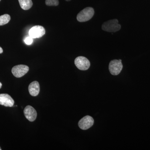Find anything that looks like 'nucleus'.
Here are the masks:
<instances>
[{"instance_id": "obj_1", "label": "nucleus", "mask_w": 150, "mask_h": 150, "mask_svg": "<svg viewBox=\"0 0 150 150\" xmlns=\"http://www.w3.org/2000/svg\"><path fill=\"white\" fill-rule=\"evenodd\" d=\"M102 28L104 31L108 32H115L120 30L121 25L118 23V20H110L103 24Z\"/></svg>"}, {"instance_id": "obj_2", "label": "nucleus", "mask_w": 150, "mask_h": 150, "mask_svg": "<svg viewBox=\"0 0 150 150\" xmlns=\"http://www.w3.org/2000/svg\"><path fill=\"white\" fill-rule=\"evenodd\" d=\"M94 11L92 7H86L80 12L77 16V19L80 22L88 21L93 17Z\"/></svg>"}, {"instance_id": "obj_3", "label": "nucleus", "mask_w": 150, "mask_h": 150, "mask_svg": "<svg viewBox=\"0 0 150 150\" xmlns=\"http://www.w3.org/2000/svg\"><path fill=\"white\" fill-rule=\"evenodd\" d=\"M123 67L121 60H113L109 64V70L111 74L116 76L121 73Z\"/></svg>"}, {"instance_id": "obj_4", "label": "nucleus", "mask_w": 150, "mask_h": 150, "mask_svg": "<svg viewBox=\"0 0 150 150\" xmlns=\"http://www.w3.org/2000/svg\"><path fill=\"white\" fill-rule=\"evenodd\" d=\"M75 64L78 69L82 71L88 69L90 67L89 61L83 56H79L75 59Z\"/></svg>"}, {"instance_id": "obj_5", "label": "nucleus", "mask_w": 150, "mask_h": 150, "mask_svg": "<svg viewBox=\"0 0 150 150\" xmlns=\"http://www.w3.org/2000/svg\"><path fill=\"white\" fill-rule=\"evenodd\" d=\"M29 71V67L26 65H18L12 69V73L16 78H21L24 76Z\"/></svg>"}, {"instance_id": "obj_6", "label": "nucleus", "mask_w": 150, "mask_h": 150, "mask_svg": "<svg viewBox=\"0 0 150 150\" xmlns=\"http://www.w3.org/2000/svg\"><path fill=\"white\" fill-rule=\"evenodd\" d=\"M46 33L45 28L40 25H35L30 28L29 31L30 36L33 38H40Z\"/></svg>"}, {"instance_id": "obj_7", "label": "nucleus", "mask_w": 150, "mask_h": 150, "mask_svg": "<svg viewBox=\"0 0 150 150\" xmlns=\"http://www.w3.org/2000/svg\"><path fill=\"white\" fill-rule=\"evenodd\" d=\"M94 120L89 115H86L81 119L79 122V126L82 130H87L93 125Z\"/></svg>"}, {"instance_id": "obj_8", "label": "nucleus", "mask_w": 150, "mask_h": 150, "mask_svg": "<svg viewBox=\"0 0 150 150\" xmlns=\"http://www.w3.org/2000/svg\"><path fill=\"white\" fill-rule=\"evenodd\" d=\"M24 114L25 118L30 121H35L37 117V112L35 109L30 105H27L24 110Z\"/></svg>"}, {"instance_id": "obj_9", "label": "nucleus", "mask_w": 150, "mask_h": 150, "mask_svg": "<svg viewBox=\"0 0 150 150\" xmlns=\"http://www.w3.org/2000/svg\"><path fill=\"white\" fill-rule=\"evenodd\" d=\"M14 101L8 94H0V105L6 107H12Z\"/></svg>"}, {"instance_id": "obj_10", "label": "nucleus", "mask_w": 150, "mask_h": 150, "mask_svg": "<svg viewBox=\"0 0 150 150\" xmlns=\"http://www.w3.org/2000/svg\"><path fill=\"white\" fill-rule=\"evenodd\" d=\"M28 91L30 95L33 96H37L40 92V85L37 81H34L30 84Z\"/></svg>"}, {"instance_id": "obj_11", "label": "nucleus", "mask_w": 150, "mask_h": 150, "mask_svg": "<svg viewBox=\"0 0 150 150\" xmlns=\"http://www.w3.org/2000/svg\"><path fill=\"white\" fill-rule=\"evenodd\" d=\"M20 5L22 8L24 10H28L32 6V0H18Z\"/></svg>"}, {"instance_id": "obj_12", "label": "nucleus", "mask_w": 150, "mask_h": 150, "mask_svg": "<svg viewBox=\"0 0 150 150\" xmlns=\"http://www.w3.org/2000/svg\"><path fill=\"white\" fill-rule=\"evenodd\" d=\"M11 20V17L7 14L0 16V26L4 25L8 23Z\"/></svg>"}, {"instance_id": "obj_13", "label": "nucleus", "mask_w": 150, "mask_h": 150, "mask_svg": "<svg viewBox=\"0 0 150 150\" xmlns=\"http://www.w3.org/2000/svg\"><path fill=\"white\" fill-rule=\"evenodd\" d=\"M46 4L48 6H57L59 5V0H46Z\"/></svg>"}, {"instance_id": "obj_14", "label": "nucleus", "mask_w": 150, "mask_h": 150, "mask_svg": "<svg viewBox=\"0 0 150 150\" xmlns=\"http://www.w3.org/2000/svg\"><path fill=\"white\" fill-rule=\"evenodd\" d=\"M24 41L25 43L27 44V45H30L33 42V38L30 37V36L26 37L24 39Z\"/></svg>"}, {"instance_id": "obj_15", "label": "nucleus", "mask_w": 150, "mask_h": 150, "mask_svg": "<svg viewBox=\"0 0 150 150\" xmlns=\"http://www.w3.org/2000/svg\"><path fill=\"white\" fill-rule=\"evenodd\" d=\"M3 50L2 48H1V47H0V54H2V53H3Z\"/></svg>"}, {"instance_id": "obj_16", "label": "nucleus", "mask_w": 150, "mask_h": 150, "mask_svg": "<svg viewBox=\"0 0 150 150\" xmlns=\"http://www.w3.org/2000/svg\"><path fill=\"white\" fill-rule=\"evenodd\" d=\"M2 85V83H1V82H0V88H1Z\"/></svg>"}, {"instance_id": "obj_17", "label": "nucleus", "mask_w": 150, "mask_h": 150, "mask_svg": "<svg viewBox=\"0 0 150 150\" xmlns=\"http://www.w3.org/2000/svg\"><path fill=\"white\" fill-rule=\"evenodd\" d=\"M65 1H70L71 0H65Z\"/></svg>"}, {"instance_id": "obj_18", "label": "nucleus", "mask_w": 150, "mask_h": 150, "mask_svg": "<svg viewBox=\"0 0 150 150\" xmlns=\"http://www.w3.org/2000/svg\"><path fill=\"white\" fill-rule=\"evenodd\" d=\"M1 150V147H0V150Z\"/></svg>"}, {"instance_id": "obj_19", "label": "nucleus", "mask_w": 150, "mask_h": 150, "mask_svg": "<svg viewBox=\"0 0 150 150\" xmlns=\"http://www.w3.org/2000/svg\"><path fill=\"white\" fill-rule=\"evenodd\" d=\"M1 1V0H0V1Z\"/></svg>"}]
</instances>
